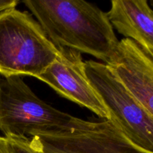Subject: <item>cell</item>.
I'll use <instances>...</instances> for the list:
<instances>
[{"instance_id": "cell-1", "label": "cell", "mask_w": 153, "mask_h": 153, "mask_svg": "<svg viewBox=\"0 0 153 153\" xmlns=\"http://www.w3.org/2000/svg\"><path fill=\"white\" fill-rule=\"evenodd\" d=\"M25 5L56 47L93 55L105 64L119 43L107 13L83 0H25Z\"/></svg>"}, {"instance_id": "cell-2", "label": "cell", "mask_w": 153, "mask_h": 153, "mask_svg": "<svg viewBox=\"0 0 153 153\" xmlns=\"http://www.w3.org/2000/svg\"><path fill=\"white\" fill-rule=\"evenodd\" d=\"M88 123L40 100L20 76L0 79V131L4 137L57 134L83 128Z\"/></svg>"}, {"instance_id": "cell-3", "label": "cell", "mask_w": 153, "mask_h": 153, "mask_svg": "<svg viewBox=\"0 0 153 153\" xmlns=\"http://www.w3.org/2000/svg\"><path fill=\"white\" fill-rule=\"evenodd\" d=\"M58 49L32 15L16 8L0 14V75L37 78L53 62Z\"/></svg>"}, {"instance_id": "cell-4", "label": "cell", "mask_w": 153, "mask_h": 153, "mask_svg": "<svg viewBox=\"0 0 153 153\" xmlns=\"http://www.w3.org/2000/svg\"><path fill=\"white\" fill-rule=\"evenodd\" d=\"M90 82L110 114V121L131 143L153 152V115L123 86L104 63L85 62Z\"/></svg>"}, {"instance_id": "cell-5", "label": "cell", "mask_w": 153, "mask_h": 153, "mask_svg": "<svg viewBox=\"0 0 153 153\" xmlns=\"http://www.w3.org/2000/svg\"><path fill=\"white\" fill-rule=\"evenodd\" d=\"M55 61L37 79L43 81L59 95L110 120V114L90 82L82 53L67 47H57Z\"/></svg>"}, {"instance_id": "cell-6", "label": "cell", "mask_w": 153, "mask_h": 153, "mask_svg": "<svg viewBox=\"0 0 153 153\" xmlns=\"http://www.w3.org/2000/svg\"><path fill=\"white\" fill-rule=\"evenodd\" d=\"M106 65L143 107L153 115V55L133 40L119 41Z\"/></svg>"}, {"instance_id": "cell-7", "label": "cell", "mask_w": 153, "mask_h": 153, "mask_svg": "<svg viewBox=\"0 0 153 153\" xmlns=\"http://www.w3.org/2000/svg\"><path fill=\"white\" fill-rule=\"evenodd\" d=\"M106 13L113 28L153 55V11L146 0H113Z\"/></svg>"}, {"instance_id": "cell-8", "label": "cell", "mask_w": 153, "mask_h": 153, "mask_svg": "<svg viewBox=\"0 0 153 153\" xmlns=\"http://www.w3.org/2000/svg\"><path fill=\"white\" fill-rule=\"evenodd\" d=\"M4 137L7 140L11 153H47L35 137L7 136Z\"/></svg>"}, {"instance_id": "cell-9", "label": "cell", "mask_w": 153, "mask_h": 153, "mask_svg": "<svg viewBox=\"0 0 153 153\" xmlns=\"http://www.w3.org/2000/svg\"><path fill=\"white\" fill-rule=\"evenodd\" d=\"M18 1L16 0H0V14L10 9L16 8Z\"/></svg>"}, {"instance_id": "cell-10", "label": "cell", "mask_w": 153, "mask_h": 153, "mask_svg": "<svg viewBox=\"0 0 153 153\" xmlns=\"http://www.w3.org/2000/svg\"><path fill=\"white\" fill-rule=\"evenodd\" d=\"M0 153H11L6 137L0 136Z\"/></svg>"}, {"instance_id": "cell-11", "label": "cell", "mask_w": 153, "mask_h": 153, "mask_svg": "<svg viewBox=\"0 0 153 153\" xmlns=\"http://www.w3.org/2000/svg\"><path fill=\"white\" fill-rule=\"evenodd\" d=\"M118 153H153V152H149V151H146V150H145V149H141V148L137 147V148H134V149H130V150L124 151V152H118Z\"/></svg>"}]
</instances>
